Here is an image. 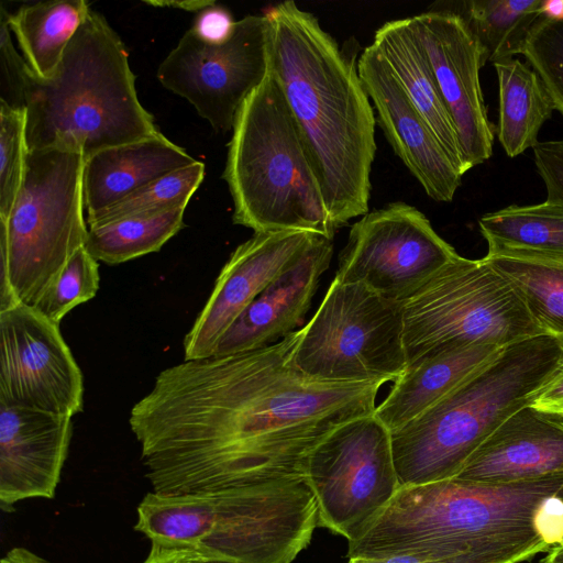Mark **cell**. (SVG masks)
<instances>
[{
    "label": "cell",
    "mask_w": 563,
    "mask_h": 563,
    "mask_svg": "<svg viewBox=\"0 0 563 563\" xmlns=\"http://www.w3.org/2000/svg\"><path fill=\"white\" fill-rule=\"evenodd\" d=\"M187 151L157 134L108 147L85 157L82 201L87 216L126 197L146 184L194 164Z\"/></svg>",
    "instance_id": "obj_21"
},
{
    "label": "cell",
    "mask_w": 563,
    "mask_h": 563,
    "mask_svg": "<svg viewBox=\"0 0 563 563\" xmlns=\"http://www.w3.org/2000/svg\"><path fill=\"white\" fill-rule=\"evenodd\" d=\"M531 405L544 410L563 412V365Z\"/></svg>",
    "instance_id": "obj_38"
},
{
    "label": "cell",
    "mask_w": 563,
    "mask_h": 563,
    "mask_svg": "<svg viewBox=\"0 0 563 563\" xmlns=\"http://www.w3.org/2000/svg\"><path fill=\"white\" fill-rule=\"evenodd\" d=\"M563 472V412L522 407L470 456L459 479L506 484Z\"/></svg>",
    "instance_id": "obj_19"
},
{
    "label": "cell",
    "mask_w": 563,
    "mask_h": 563,
    "mask_svg": "<svg viewBox=\"0 0 563 563\" xmlns=\"http://www.w3.org/2000/svg\"><path fill=\"white\" fill-rule=\"evenodd\" d=\"M73 417L0 402V507L55 497L73 435Z\"/></svg>",
    "instance_id": "obj_18"
},
{
    "label": "cell",
    "mask_w": 563,
    "mask_h": 563,
    "mask_svg": "<svg viewBox=\"0 0 563 563\" xmlns=\"http://www.w3.org/2000/svg\"><path fill=\"white\" fill-rule=\"evenodd\" d=\"M542 563H563V545L549 551V554L542 560Z\"/></svg>",
    "instance_id": "obj_43"
},
{
    "label": "cell",
    "mask_w": 563,
    "mask_h": 563,
    "mask_svg": "<svg viewBox=\"0 0 563 563\" xmlns=\"http://www.w3.org/2000/svg\"><path fill=\"white\" fill-rule=\"evenodd\" d=\"M484 258L512 284L544 333L563 341V261L517 255Z\"/></svg>",
    "instance_id": "obj_28"
},
{
    "label": "cell",
    "mask_w": 563,
    "mask_h": 563,
    "mask_svg": "<svg viewBox=\"0 0 563 563\" xmlns=\"http://www.w3.org/2000/svg\"><path fill=\"white\" fill-rule=\"evenodd\" d=\"M457 256L420 210L397 201L351 227L334 278L405 302Z\"/></svg>",
    "instance_id": "obj_13"
},
{
    "label": "cell",
    "mask_w": 563,
    "mask_h": 563,
    "mask_svg": "<svg viewBox=\"0 0 563 563\" xmlns=\"http://www.w3.org/2000/svg\"><path fill=\"white\" fill-rule=\"evenodd\" d=\"M295 363L307 376L322 382H395L408 366L402 302L334 278L301 328Z\"/></svg>",
    "instance_id": "obj_10"
},
{
    "label": "cell",
    "mask_w": 563,
    "mask_h": 563,
    "mask_svg": "<svg viewBox=\"0 0 563 563\" xmlns=\"http://www.w3.org/2000/svg\"><path fill=\"white\" fill-rule=\"evenodd\" d=\"M412 20L453 122L467 172L492 156L496 133L479 82L486 53L465 21L452 11L431 9Z\"/></svg>",
    "instance_id": "obj_15"
},
{
    "label": "cell",
    "mask_w": 563,
    "mask_h": 563,
    "mask_svg": "<svg viewBox=\"0 0 563 563\" xmlns=\"http://www.w3.org/2000/svg\"><path fill=\"white\" fill-rule=\"evenodd\" d=\"M357 71L395 154L431 199L451 202L462 175L372 44Z\"/></svg>",
    "instance_id": "obj_17"
},
{
    "label": "cell",
    "mask_w": 563,
    "mask_h": 563,
    "mask_svg": "<svg viewBox=\"0 0 563 563\" xmlns=\"http://www.w3.org/2000/svg\"><path fill=\"white\" fill-rule=\"evenodd\" d=\"M402 321L408 366L448 350L544 334L504 275L485 258L460 255L402 302Z\"/></svg>",
    "instance_id": "obj_9"
},
{
    "label": "cell",
    "mask_w": 563,
    "mask_h": 563,
    "mask_svg": "<svg viewBox=\"0 0 563 563\" xmlns=\"http://www.w3.org/2000/svg\"><path fill=\"white\" fill-rule=\"evenodd\" d=\"M372 45L463 176L466 168L457 135L412 16L384 23Z\"/></svg>",
    "instance_id": "obj_22"
},
{
    "label": "cell",
    "mask_w": 563,
    "mask_h": 563,
    "mask_svg": "<svg viewBox=\"0 0 563 563\" xmlns=\"http://www.w3.org/2000/svg\"><path fill=\"white\" fill-rule=\"evenodd\" d=\"M84 0H55L25 4L8 12V24L22 56L38 77L57 68L69 42L90 11Z\"/></svg>",
    "instance_id": "obj_25"
},
{
    "label": "cell",
    "mask_w": 563,
    "mask_h": 563,
    "mask_svg": "<svg viewBox=\"0 0 563 563\" xmlns=\"http://www.w3.org/2000/svg\"><path fill=\"white\" fill-rule=\"evenodd\" d=\"M155 543L238 563H291L318 526L306 478L205 494L148 497L143 512Z\"/></svg>",
    "instance_id": "obj_7"
},
{
    "label": "cell",
    "mask_w": 563,
    "mask_h": 563,
    "mask_svg": "<svg viewBox=\"0 0 563 563\" xmlns=\"http://www.w3.org/2000/svg\"><path fill=\"white\" fill-rule=\"evenodd\" d=\"M521 55L542 80L555 110L563 114V18L550 19L541 13Z\"/></svg>",
    "instance_id": "obj_32"
},
{
    "label": "cell",
    "mask_w": 563,
    "mask_h": 563,
    "mask_svg": "<svg viewBox=\"0 0 563 563\" xmlns=\"http://www.w3.org/2000/svg\"><path fill=\"white\" fill-rule=\"evenodd\" d=\"M222 178L234 224L254 233L300 230L333 239L319 181L272 64L236 112Z\"/></svg>",
    "instance_id": "obj_6"
},
{
    "label": "cell",
    "mask_w": 563,
    "mask_h": 563,
    "mask_svg": "<svg viewBox=\"0 0 563 563\" xmlns=\"http://www.w3.org/2000/svg\"><path fill=\"white\" fill-rule=\"evenodd\" d=\"M25 110L0 103V219H7L20 190L27 155Z\"/></svg>",
    "instance_id": "obj_33"
},
{
    "label": "cell",
    "mask_w": 563,
    "mask_h": 563,
    "mask_svg": "<svg viewBox=\"0 0 563 563\" xmlns=\"http://www.w3.org/2000/svg\"><path fill=\"white\" fill-rule=\"evenodd\" d=\"M271 64L299 129L334 232L368 212L376 117L355 55L294 1L269 7Z\"/></svg>",
    "instance_id": "obj_3"
},
{
    "label": "cell",
    "mask_w": 563,
    "mask_h": 563,
    "mask_svg": "<svg viewBox=\"0 0 563 563\" xmlns=\"http://www.w3.org/2000/svg\"><path fill=\"white\" fill-rule=\"evenodd\" d=\"M0 563H51L26 548L16 547L8 551Z\"/></svg>",
    "instance_id": "obj_40"
},
{
    "label": "cell",
    "mask_w": 563,
    "mask_h": 563,
    "mask_svg": "<svg viewBox=\"0 0 563 563\" xmlns=\"http://www.w3.org/2000/svg\"><path fill=\"white\" fill-rule=\"evenodd\" d=\"M158 132L139 100L128 51L102 14L89 11L53 75L29 67L27 151L60 147L87 157Z\"/></svg>",
    "instance_id": "obj_4"
},
{
    "label": "cell",
    "mask_w": 563,
    "mask_h": 563,
    "mask_svg": "<svg viewBox=\"0 0 563 563\" xmlns=\"http://www.w3.org/2000/svg\"><path fill=\"white\" fill-rule=\"evenodd\" d=\"M478 225L488 244L487 255L563 261V203L509 206L484 214Z\"/></svg>",
    "instance_id": "obj_26"
},
{
    "label": "cell",
    "mask_w": 563,
    "mask_h": 563,
    "mask_svg": "<svg viewBox=\"0 0 563 563\" xmlns=\"http://www.w3.org/2000/svg\"><path fill=\"white\" fill-rule=\"evenodd\" d=\"M8 11H0V103L25 110V88L29 66L13 44L8 24Z\"/></svg>",
    "instance_id": "obj_34"
},
{
    "label": "cell",
    "mask_w": 563,
    "mask_h": 563,
    "mask_svg": "<svg viewBox=\"0 0 563 563\" xmlns=\"http://www.w3.org/2000/svg\"><path fill=\"white\" fill-rule=\"evenodd\" d=\"M532 150L537 172L545 185V200L563 203V140L539 142Z\"/></svg>",
    "instance_id": "obj_35"
},
{
    "label": "cell",
    "mask_w": 563,
    "mask_h": 563,
    "mask_svg": "<svg viewBox=\"0 0 563 563\" xmlns=\"http://www.w3.org/2000/svg\"><path fill=\"white\" fill-rule=\"evenodd\" d=\"M98 261L85 246L77 250L33 306L43 317L60 324L75 307L92 299L99 290Z\"/></svg>",
    "instance_id": "obj_31"
},
{
    "label": "cell",
    "mask_w": 563,
    "mask_h": 563,
    "mask_svg": "<svg viewBox=\"0 0 563 563\" xmlns=\"http://www.w3.org/2000/svg\"><path fill=\"white\" fill-rule=\"evenodd\" d=\"M205 553L197 550L152 543L143 563H201Z\"/></svg>",
    "instance_id": "obj_37"
},
{
    "label": "cell",
    "mask_w": 563,
    "mask_h": 563,
    "mask_svg": "<svg viewBox=\"0 0 563 563\" xmlns=\"http://www.w3.org/2000/svg\"><path fill=\"white\" fill-rule=\"evenodd\" d=\"M542 14L550 19L563 18V0L544 1Z\"/></svg>",
    "instance_id": "obj_42"
},
{
    "label": "cell",
    "mask_w": 563,
    "mask_h": 563,
    "mask_svg": "<svg viewBox=\"0 0 563 563\" xmlns=\"http://www.w3.org/2000/svg\"><path fill=\"white\" fill-rule=\"evenodd\" d=\"M306 479L318 505V526L353 542L401 488L390 431L374 413L334 429L309 456Z\"/></svg>",
    "instance_id": "obj_11"
},
{
    "label": "cell",
    "mask_w": 563,
    "mask_h": 563,
    "mask_svg": "<svg viewBox=\"0 0 563 563\" xmlns=\"http://www.w3.org/2000/svg\"><path fill=\"white\" fill-rule=\"evenodd\" d=\"M186 208L87 227L85 247L98 261L121 264L157 252L185 225Z\"/></svg>",
    "instance_id": "obj_29"
},
{
    "label": "cell",
    "mask_w": 563,
    "mask_h": 563,
    "mask_svg": "<svg viewBox=\"0 0 563 563\" xmlns=\"http://www.w3.org/2000/svg\"><path fill=\"white\" fill-rule=\"evenodd\" d=\"M563 365V341L544 333L503 347L434 406L390 432L401 487L455 477L475 450L531 404Z\"/></svg>",
    "instance_id": "obj_5"
},
{
    "label": "cell",
    "mask_w": 563,
    "mask_h": 563,
    "mask_svg": "<svg viewBox=\"0 0 563 563\" xmlns=\"http://www.w3.org/2000/svg\"><path fill=\"white\" fill-rule=\"evenodd\" d=\"M235 24L231 12L214 3L198 12L190 30L206 43L222 44L232 36Z\"/></svg>",
    "instance_id": "obj_36"
},
{
    "label": "cell",
    "mask_w": 563,
    "mask_h": 563,
    "mask_svg": "<svg viewBox=\"0 0 563 563\" xmlns=\"http://www.w3.org/2000/svg\"><path fill=\"white\" fill-rule=\"evenodd\" d=\"M563 545V472L485 484L401 487L349 558L413 555L430 563H519Z\"/></svg>",
    "instance_id": "obj_2"
},
{
    "label": "cell",
    "mask_w": 563,
    "mask_h": 563,
    "mask_svg": "<svg viewBox=\"0 0 563 563\" xmlns=\"http://www.w3.org/2000/svg\"><path fill=\"white\" fill-rule=\"evenodd\" d=\"M201 563H238V562L222 559V558L205 555Z\"/></svg>",
    "instance_id": "obj_44"
},
{
    "label": "cell",
    "mask_w": 563,
    "mask_h": 563,
    "mask_svg": "<svg viewBox=\"0 0 563 563\" xmlns=\"http://www.w3.org/2000/svg\"><path fill=\"white\" fill-rule=\"evenodd\" d=\"M503 347L471 345L439 352L409 365L377 405L375 417L395 431L439 402Z\"/></svg>",
    "instance_id": "obj_23"
},
{
    "label": "cell",
    "mask_w": 563,
    "mask_h": 563,
    "mask_svg": "<svg viewBox=\"0 0 563 563\" xmlns=\"http://www.w3.org/2000/svg\"><path fill=\"white\" fill-rule=\"evenodd\" d=\"M205 177V165L194 164L170 172L131 192L118 202L86 217L87 227L186 208Z\"/></svg>",
    "instance_id": "obj_30"
},
{
    "label": "cell",
    "mask_w": 563,
    "mask_h": 563,
    "mask_svg": "<svg viewBox=\"0 0 563 563\" xmlns=\"http://www.w3.org/2000/svg\"><path fill=\"white\" fill-rule=\"evenodd\" d=\"M347 563H430L413 555H390L382 558H352Z\"/></svg>",
    "instance_id": "obj_41"
},
{
    "label": "cell",
    "mask_w": 563,
    "mask_h": 563,
    "mask_svg": "<svg viewBox=\"0 0 563 563\" xmlns=\"http://www.w3.org/2000/svg\"><path fill=\"white\" fill-rule=\"evenodd\" d=\"M544 0H467L445 9L459 14L493 64L521 54Z\"/></svg>",
    "instance_id": "obj_27"
},
{
    "label": "cell",
    "mask_w": 563,
    "mask_h": 563,
    "mask_svg": "<svg viewBox=\"0 0 563 563\" xmlns=\"http://www.w3.org/2000/svg\"><path fill=\"white\" fill-rule=\"evenodd\" d=\"M0 402L70 417L84 408L82 373L59 324L31 306L0 310Z\"/></svg>",
    "instance_id": "obj_14"
},
{
    "label": "cell",
    "mask_w": 563,
    "mask_h": 563,
    "mask_svg": "<svg viewBox=\"0 0 563 563\" xmlns=\"http://www.w3.org/2000/svg\"><path fill=\"white\" fill-rule=\"evenodd\" d=\"M301 328L257 350L157 374L130 429L154 493L189 495L306 478L314 448L374 413L384 383H329L295 363Z\"/></svg>",
    "instance_id": "obj_1"
},
{
    "label": "cell",
    "mask_w": 563,
    "mask_h": 563,
    "mask_svg": "<svg viewBox=\"0 0 563 563\" xmlns=\"http://www.w3.org/2000/svg\"><path fill=\"white\" fill-rule=\"evenodd\" d=\"M333 255V239L318 235L301 257L272 282L241 313L212 356L274 344L297 330Z\"/></svg>",
    "instance_id": "obj_20"
},
{
    "label": "cell",
    "mask_w": 563,
    "mask_h": 563,
    "mask_svg": "<svg viewBox=\"0 0 563 563\" xmlns=\"http://www.w3.org/2000/svg\"><path fill=\"white\" fill-rule=\"evenodd\" d=\"M493 65L499 96L496 134L512 158L539 143L540 129L555 108L542 80L526 63L510 58Z\"/></svg>",
    "instance_id": "obj_24"
},
{
    "label": "cell",
    "mask_w": 563,
    "mask_h": 563,
    "mask_svg": "<svg viewBox=\"0 0 563 563\" xmlns=\"http://www.w3.org/2000/svg\"><path fill=\"white\" fill-rule=\"evenodd\" d=\"M143 3L153 7L178 9L188 12H200L216 3L213 0H144Z\"/></svg>",
    "instance_id": "obj_39"
},
{
    "label": "cell",
    "mask_w": 563,
    "mask_h": 563,
    "mask_svg": "<svg viewBox=\"0 0 563 563\" xmlns=\"http://www.w3.org/2000/svg\"><path fill=\"white\" fill-rule=\"evenodd\" d=\"M318 235L300 230L256 232L241 243L222 267L184 339L185 360L212 356L241 313L301 257Z\"/></svg>",
    "instance_id": "obj_16"
},
{
    "label": "cell",
    "mask_w": 563,
    "mask_h": 563,
    "mask_svg": "<svg viewBox=\"0 0 563 563\" xmlns=\"http://www.w3.org/2000/svg\"><path fill=\"white\" fill-rule=\"evenodd\" d=\"M82 153L27 152L11 212L0 219V310L33 307L73 254L85 246Z\"/></svg>",
    "instance_id": "obj_8"
},
{
    "label": "cell",
    "mask_w": 563,
    "mask_h": 563,
    "mask_svg": "<svg viewBox=\"0 0 563 563\" xmlns=\"http://www.w3.org/2000/svg\"><path fill=\"white\" fill-rule=\"evenodd\" d=\"M269 64V22L264 14L246 15L222 44L206 43L186 31L158 66L157 79L186 99L216 132L225 133Z\"/></svg>",
    "instance_id": "obj_12"
}]
</instances>
